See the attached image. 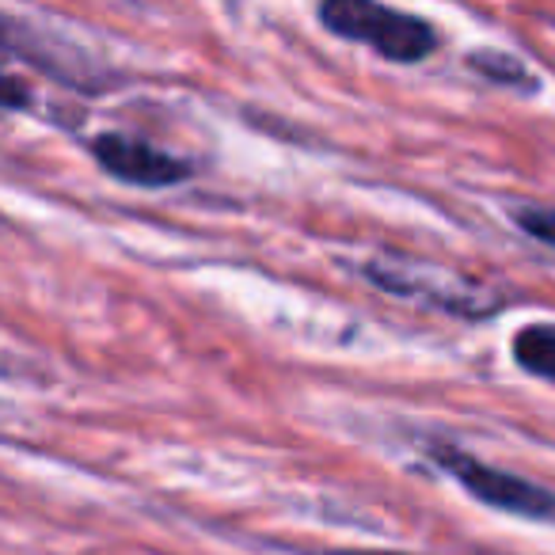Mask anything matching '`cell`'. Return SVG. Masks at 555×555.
Instances as JSON below:
<instances>
[{"mask_svg":"<svg viewBox=\"0 0 555 555\" xmlns=\"http://www.w3.org/2000/svg\"><path fill=\"white\" fill-rule=\"evenodd\" d=\"M320 20L339 39L365 42L380 57L400 65H415L438 50V31L426 20L373 4V0H327L320 4Z\"/></svg>","mask_w":555,"mask_h":555,"instance_id":"1","label":"cell"},{"mask_svg":"<svg viewBox=\"0 0 555 555\" xmlns=\"http://www.w3.org/2000/svg\"><path fill=\"white\" fill-rule=\"evenodd\" d=\"M362 274L373 286L396 297H411V301H426L434 309L464 312V317H479L491 312L499 305H491V294L468 278H456L449 270L426 267V262H411L403 255H385V259H370L362 267Z\"/></svg>","mask_w":555,"mask_h":555,"instance_id":"2","label":"cell"},{"mask_svg":"<svg viewBox=\"0 0 555 555\" xmlns=\"http://www.w3.org/2000/svg\"><path fill=\"white\" fill-rule=\"evenodd\" d=\"M434 461H438L472 499L487 502V506H494V509H506V514L532 517V521H555V494L547 491V487L514 476V472H506V468L476 461V456L461 453V449H453V446L434 449Z\"/></svg>","mask_w":555,"mask_h":555,"instance_id":"3","label":"cell"},{"mask_svg":"<svg viewBox=\"0 0 555 555\" xmlns=\"http://www.w3.org/2000/svg\"><path fill=\"white\" fill-rule=\"evenodd\" d=\"M88 149H92L95 164L103 171H111L115 179L133 186H171L183 183L194 171L186 160L149 145V141L130 138V133H95Z\"/></svg>","mask_w":555,"mask_h":555,"instance_id":"4","label":"cell"},{"mask_svg":"<svg viewBox=\"0 0 555 555\" xmlns=\"http://www.w3.org/2000/svg\"><path fill=\"white\" fill-rule=\"evenodd\" d=\"M514 362L532 377L555 380V324H529L514 339Z\"/></svg>","mask_w":555,"mask_h":555,"instance_id":"5","label":"cell"},{"mask_svg":"<svg viewBox=\"0 0 555 555\" xmlns=\"http://www.w3.org/2000/svg\"><path fill=\"white\" fill-rule=\"evenodd\" d=\"M472 69L483 73V77H491V80H506V85L537 88V77H532L517 57L499 54V50H476V54H472Z\"/></svg>","mask_w":555,"mask_h":555,"instance_id":"6","label":"cell"},{"mask_svg":"<svg viewBox=\"0 0 555 555\" xmlns=\"http://www.w3.org/2000/svg\"><path fill=\"white\" fill-rule=\"evenodd\" d=\"M509 217H514V224H521L532 240L555 247V209L552 206H529V202H525V206H514Z\"/></svg>","mask_w":555,"mask_h":555,"instance_id":"7","label":"cell"},{"mask_svg":"<svg viewBox=\"0 0 555 555\" xmlns=\"http://www.w3.org/2000/svg\"><path fill=\"white\" fill-rule=\"evenodd\" d=\"M27 103V95H24V85H20L16 77H4V107H24Z\"/></svg>","mask_w":555,"mask_h":555,"instance_id":"8","label":"cell"},{"mask_svg":"<svg viewBox=\"0 0 555 555\" xmlns=\"http://www.w3.org/2000/svg\"><path fill=\"white\" fill-rule=\"evenodd\" d=\"M332 555H365V552H332Z\"/></svg>","mask_w":555,"mask_h":555,"instance_id":"9","label":"cell"}]
</instances>
